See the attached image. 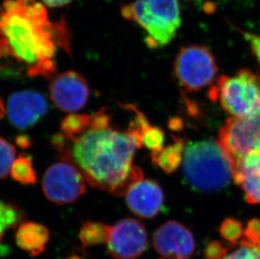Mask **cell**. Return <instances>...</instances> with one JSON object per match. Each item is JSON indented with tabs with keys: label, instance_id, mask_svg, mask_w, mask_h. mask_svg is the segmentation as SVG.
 I'll list each match as a JSON object with an SVG mask.
<instances>
[{
	"label": "cell",
	"instance_id": "obj_9",
	"mask_svg": "<svg viewBox=\"0 0 260 259\" xmlns=\"http://www.w3.org/2000/svg\"><path fill=\"white\" fill-rule=\"evenodd\" d=\"M147 231L143 223L125 218L111 225L106 242L109 254L114 259H137L147 250Z\"/></svg>",
	"mask_w": 260,
	"mask_h": 259
},
{
	"label": "cell",
	"instance_id": "obj_10",
	"mask_svg": "<svg viewBox=\"0 0 260 259\" xmlns=\"http://www.w3.org/2000/svg\"><path fill=\"white\" fill-rule=\"evenodd\" d=\"M152 242L157 253L165 259H190L196 249L191 232L174 220H170L157 228Z\"/></svg>",
	"mask_w": 260,
	"mask_h": 259
},
{
	"label": "cell",
	"instance_id": "obj_23",
	"mask_svg": "<svg viewBox=\"0 0 260 259\" xmlns=\"http://www.w3.org/2000/svg\"><path fill=\"white\" fill-rule=\"evenodd\" d=\"M233 252H229L223 259H260V249L256 245L251 244L243 238Z\"/></svg>",
	"mask_w": 260,
	"mask_h": 259
},
{
	"label": "cell",
	"instance_id": "obj_16",
	"mask_svg": "<svg viewBox=\"0 0 260 259\" xmlns=\"http://www.w3.org/2000/svg\"><path fill=\"white\" fill-rule=\"evenodd\" d=\"M111 225L105 223L88 220L84 223L79 232V240L84 248L106 244Z\"/></svg>",
	"mask_w": 260,
	"mask_h": 259
},
{
	"label": "cell",
	"instance_id": "obj_27",
	"mask_svg": "<svg viewBox=\"0 0 260 259\" xmlns=\"http://www.w3.org/2000/svg\"><path fill=\"white\" fill-rule=\"evenodd\" d=\"M243 34L246 41L250 45L252 51L260 63V36L247 33V32H243Z\"/></svg>",
	"mask_w": 260,
	"mask_h": 259
},
{
	"label": "cell",
	"instance_id": "obj_11",
	"mask_svg": "<svg viewBox=\"0 0 260 259\" xmlns=\"http://www.w3.org/2000/svg\"><path fill=\"white\" fill-rule=\"evenodd\" d=\"M51 100L64 112H76L86 105L89 88L84 77L67 71L55 77L49 86Z\"/></svg>",
	"mask_w": 260,
	"mask_h": 259
},
{
	"label": "cell",
	"instance_id": "obj_19",
	"mask_svg": "<svg viewBox=\"0 0 260 259\" xmlns=\"http://www.w3.org/2000/svg\"><path fill=\"white\" fill-rule=\"evenodd\" d=\"M24 215L17 206L0 201V242L5 233L22 223Z\"/></svg>",
	"mask_w": 260,
	"mask_h": 259
},
{
	"label": "cell",
	"instance_id": "obj_25",
	"mask_svg": "<svg viewBox=\"0 0 260 259\" xmlns=\"http://www.w3.org/2000/svg\"><path fill=\"white\" fill-rule=\"evenodd\" d=\"M232 244L225 245L219 241L209 242L205 248V258L223 259L229 253Z\"/></svg>",
	"mask_w": 260,
	"mask_h": 259
},
{
	"label": "cell",
	"instance_id": "obj_20",
	"mask_svg": "<svg viewBox=\"0 0 260 259\" xmlns=\"http://www.w3.org/2000/svg\"><path fill=\"white\" fill-rule=\"evenodd\" d=\"M219 233L229 244H238L244 233L243 223L234 218H228L221 223Z\"/></svg>",
	"mask_w": 260,
	"mask_h": 259
},
{
	"label": "cell",
	"instance_id": "obj_17",
	"mask_svg": "<svg viewBox=\"0 0 260 259\" xmlns=\"http://www.w3.org/2000/svg\"><path fill=\"white\" fill-rule=\"evenodd\" d=\"M91 118L92 115L70 114L61 121V132L70 141H74L89 128Z\"/></svg>",
	"mask_w": 260,
	"mask_h": 259
},
{
	"label": "cell",
	"instance_id": "obj_26",
	"mask_svg": "<svg viewBox=\"0 0 260 259\" xmlns=\"http://www.w3.org/2000/svg\"><path fill=\"white\" fill-rule=\"evenodd\" d=\"M243 240L250 242L251 244L255 245L260 240V220L257 218L251 219L246 228H244Z\"/></svg>",
	"mask_w": 260,
	"mask_h": 259
},
{
	"label": "cell",
	"instance_id": "obj_12",
	"mask_svg": "<svg viewBox=\"0 0 260 259\" xmlns=\"http://www.w3.org/2000/svg\"><path fill=\"white\" fill-rule=\"evenodd\" d=\"M48 104L41 93L26 90L13 93L8 101L7 114L12 125L18 129H27L44 116Z\"/></svg>",
	"mask_w": 260,
	"mask_h": 259
},
{
	"label": "cell",
	"instance_id": "obj_24",
	"mask_svg": "<svg viewBox=\"0 0 260 259\" xmlns=\"http://www.w3.org/2000/svg\"><path fill=\"white\" fill-rule=\"evenodd\" d=\"M242 187L247 202L249 204H260V176L249 177L238 183Z\"/></svg>",
	"mask_w": 260,
	"mask_h": 259
},
{
	"label": "cell",
	"instance_id": "obj_18",
	"mask_svg": "<svg viewBox=\"0 0 260 259\" xmlns=\"http://www.w3.org/2000/svg\"><path fill=\"white\" fill-rule=\"evenodd\" d=\"M10 174L15 181L25 185L37 183V174L33 168L31 159L25 155H21L15 159Z\"/></svg>",
	"mask_w": 260,
	"mask_h": 259
},
{
	"label": "cell",
	"instance_id": "obj_8",
	"mask_svg": "<svg viewBox=\"0 0 260 259\" xmlns=\"http://www.w3.org/2000/svg\"><path fill=\"white\" fill-rule=\"evenodd\" d=\"M218 142L231 164L248 153L260 154V112L243 119L229 118L220 130Z\"/></svg>",
	"mask_w": 260,
	"mask_h": 259
},
{
	"label": "cell",
	"instance_id": "obj_3",
	"mask_svg": "<svg viewBox=\"0 0 260 259\" xmlns=\"http://www.w3.org/2000/svg\"><path fill=\"white\" fill-rule=\"evenodd\" d=\"M183 173L196 189L219 190L233 178L229 156L218 142L205 140L189 143L184 149Z\"/></svg>",
	"mask_w": 260,
	"mask_h": 259
},
{
	"label": "cell",
	"instance_id": "obj_28",
	"mask_svg": "<svg viewBox=\"0 0 260 259\" xmlns=\"http://www.w3.org/2000/svg\"><path fill=\"white\" fill-rule=\"evenodd\" d=\"M42 1L45 5L52 8L62 7L72 2V0H42Z\"/></svg>",
	"mask_w": 260,
	"mask_h": 259
},
{
	"label": "cell",
	"instance_id": "obj_5",
	"mask_svg": "<svg viewBox=\"0 0 260 259\" xmlns=\"http://www.w3.org/2000/svg\"><path fill=\"white\" fill-rule=\"evenodd\" d=\"M209 97L219 101L232 117H250L260 112V76L242 69L234 76L220 77Z\"/></svg>",
	"mask_w": 260,
	"mask_h": 259
},
{
	"label": "cell",
	"instance_id": "obj_14",
	"mask_svg": "<svg viewBox=\"0 0 260 259\" xmlns=\"http://www.w3.org/2000/svg\"><path fill=\"white\" fill-rule=\"evenodd\" d=\"M49 241L50 232L47 226L34 221L20 223L15 233L18 247L31 257L42 254Z\"/></svg>",
	"mask_w": 260,
	"mask_h": 259
},
{
	"label": "cell",
	"instance_id": "obj_4",
	"mask_svg": "<svg viewBox=\"0 0 260 259\" xmlns=\"http://www.w3.org/2000/svg\"><path fill=\"white\" fill-rule=\"evenodd\" d=\"M121 15L144 29L150 48L172 42L182 24L178 0H135L121 8Z\"/></svg>",
	"mask_w": 260,
	"mask_h": 259
},
{
	"label": "cell",
	"instance_id": "obj_22",
	"mask_svg": "<svg viewBox=\"0 0 260 259\" xmlns=\"http://www.w3.org/2000/svg\"><path fill=\"white\" fill-rule=\"evenodd\" d=\"M15 153V147L7 140L0 137V179H5L10 174Z\"/></svg>",
	"mask_w": 260,
	"mask_h": 259
},
{
	"label": "cell",
	"instance_id": "obj_21",
	"mask_svg": "<svg viewBox=\"0 0 260 259\" xmlns=\"http://www.w3.org/2000/svg\"><path fill=\"white\" fill-rule=\"evenodd\" d=\"M142 144L151 150L152 153L159 152L164 148L165 133L159 128L148 125L142 132Z\"/></svg>",
	"mask_w": 260,
	"mask_h": 259
},
{
	"label": "cell",
	"instance_id": "obj_29",
	"mask_svg": "<svg viewBox=\"0 0 260 259\" xmlns=\"http://www.w3.org/2000/svg\"><path fill=\"white\" fill-rule=\"evenodd\" d=\"M16 141H17L18 145L20 147H26L29 145V139H28V137H25V136L18 137Z\"/></svg>",
	"mask_w": 260,
	"mask_h": 259
},
{
	"label": "cell",
	"instance_id": "obj_13",
	"mask_svg": "<svg viewBox=\"0 0 260 259\" xmlns=\"http://www.w3.org/2000/svg\"><path fill=\"white\" fill-rule=\"evenodd\" d=\"M125 201L133 214L139 217L152 219L162 210L165 196L157 182L142 179L128 189Z\"/></svg>",
	"mask_w": 260,
	"mask_h": 259
},
{
	"label": "cell",
	"instance_id": "obj_7",
	"mask_svg": "<svg viewBox=\"0 0 260 259\" xmlns=\"http://www.w3.org/2000/svg\"><path fill=\"white\" fill-rule=\"evenodd\" d=\"M174 73L187 91H197L213 81L217 73L216 61L204 46L182 47L174 61Z\"/></svg>",
	"mask_w": 260,
	"mask_h": 259
},
{
	"label": "cell",
	"instance_id": "obj_6",
	"mask_svg": "<svg viewBox=\"0 0 260 259\" xmlns=\"http://www.w3.org/2000/svg\"><path fill=\"white\" fill-rule=\"evenodd\" d=\"M85 179L68 155L47 169L42 179L45 196L52 203L62 206L75 202L86 192Z\"/></svg>",
	"mask_w": 260,
	"mask_h": 259
},
{
	"label": "cell",
	"instance_id": "obj_2",
	"mask_svg": "<svg viewBox=\"0 0 260 259\" xmlns=\"http://www.w3.org/2000/svg\"><path fill=\"white\" fill-rule=\"evenodd\" d=\"M142 146L140 135L128 129L89 125L62 155L70 157L92 187L122 196L143 179L142 169L133 164L136 150Z\"/></svg>",
	"mask_w": 260,
	"mask_h": 259
},
{
	"label": "cell",
	"instance_id": "obj_30",
	"mask_svg": "<svg viewBox=\"0 0 260 259\" xmlns=\"http://www.w3.org/2000/svg\"><path fill=\"white\" fill-rule=\"evenodd\" d=\"M5 105H4V101H3L2 99H1V97H0V120H1V119H2L4 116H5Z\"/></svg>",
	"mask_w": 260,
	"mask_h": 259
},
{
	"label": "cell",
	"instance_id": "obj_1",
	"mask_svg": "<svg viewBox=\"0 0 260 259\" xmlns=\"http://www.w3.org/2000/svg\"><path fill=\"white\" fill-rule=\"evenodd\" d=\"M64 20L52 22L38 0H6L0 7V69L15 62L30 77L52 76L57 47L70 53Z\"/></svg>",
	"mask_w": 260,
	"mask_h": 259
},
{
	"label": "cell",
	"instance_id": "obj_31",
	"mask_svg": "<svg viewBox=\"0 0 260 259\" xmlns=\"http://www.w3.org/2000/svg\"><path fill=\"white\" fill-rule=\"evenodd\" d=\"M66 259H83L80 256H79V255L76 254H72L70 255V256H69V257H67Z\"/></svg>",
	"mask_w": 260,
	"mask_h": 259
},
{
	"label": "cell",
	"instance_id": "obj_15",
	"mask_svg": "<svg viewBox=\"0 0 260 259\" xmlns=\"http://www.w3.org/2000/svg\"><path fill=\"white\" fill-rule=\"evenodd\" d=\"M184 143L181 139L175 138V143L164 147L159 152L152 153V161L167 174L175 171L183 161Z\"/></svg>",
	"mask_w": 260,
	"mask_h": 259
}]
</instances>
